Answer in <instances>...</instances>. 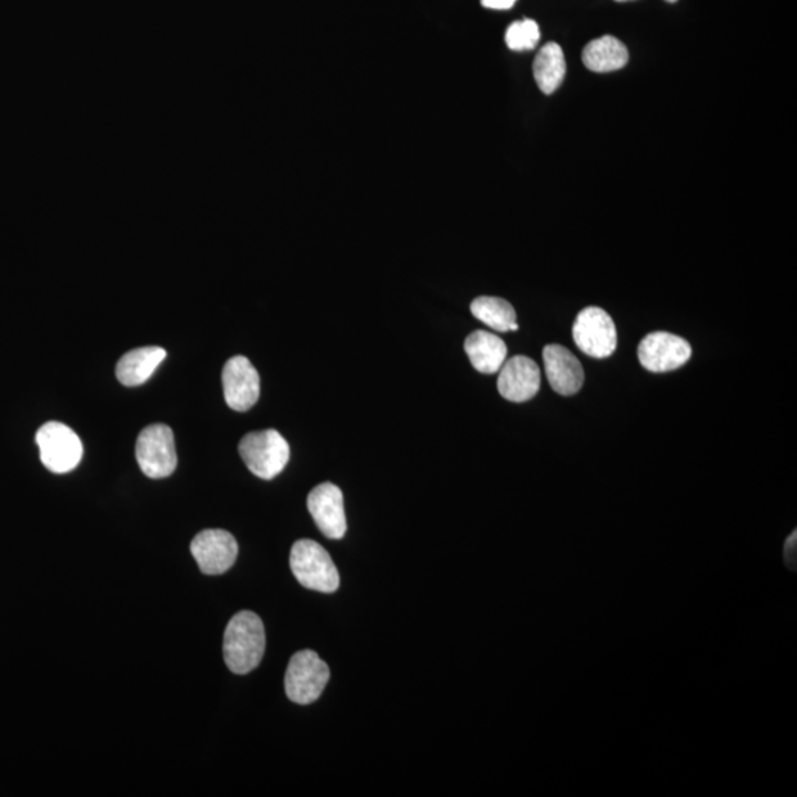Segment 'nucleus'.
<instances>
[{
	"label": "nucleus",
	"mask_w": 797,
	"mask_h": 797,
	"mask_svg": "<svg viewBox=\"0 0 797 797\" xmlns=\"http://www.w3.org/2000/svg\"><path fill=\"white\" fill-rule=\"evenodd\" d=\"M266 648L262 619L253 611H240L225 630L223 657L228 668L237 675L250 674L260 665Z\"/></svg>",
	"instance_id": "f257e3e1"
},
{
	"label": "nucleus",
	"mask_w": 797,
	"mask_h": 797,
	"mask_svg": "<svg viewBox=\"0 0 797 797\" xmlns=\"http://www.w3.org/2000/svg\"><path fill=\"white\" fill-rule=\"evenodd\" d=\"M292 575L305 588L331 594L340 587L339 570L327 549L312 539H300L290 554Z\"/></svg>",
	"instance_id": "f03ea898"
},
{
	"label": "nucleus",
	"mask_w": 797,
	"mask_h": 797,
	"mask_svg": "<svg viewBox=\"0 0 797 797\" xmlns=\"http://www.w3.org/2000/svg\"><path fill=\"white\" fill-rule=\"evenodd\" d=\"M240 455L255 476L270 480L290 461V445L277 430L251 431L240 442Z\"/></svg>",
	"instance_id": "7ed1b4c3"
},
{
	"label": "nucleus",
	"mask_w": 797,
	"mask_h": 797,
	"mask_svg": "<svg viewBox=\"0 0 797 797\" xmlns=\"http://www.w3.org/2000/svg\"><path fill=\"white\" fill-rule=\"evenodd\" d=\"M330 681V668L312 650H301L291 657L286 674L288 699L297 705H310L321 697Z\"/></svg>",
	"instance_id": "20e7f679"
},
{
	"label": "nucleus",
	"mask_w": 797,
	"mask_h": 797,
	"mask_svg": "<svg viewBox=\"0 0 797 797\" xmlns=\"http://www.w3.org/2000/svg\"><path fill=\"white\" fill-rule=\"evenodd\" d=\"M36 444L39 446L43 466L57 475L74 470L82 461V440L62 422L49 421L40 427L36 434Z\"/></svg>",
	"instance_id": "39448f33"
},
{
	"label": "nucleus",
	"mask_w": 797,
	"mask_h": 797,
	"mask_svg": "<svg viewBox=\"0 0 797 797\" xmlns=\"http://www.w3.org/2000/svg\"><path fill=\"white\" fill-rule=\"evenodd\" d=\"M135 454L143 475L150 479H165L177 470V448L169 426L152 425L143 429L138 436Z\"/></svg>",
	"instance_id": "423d86ee"
},
{
	"label": "nucleus",
	"mask_w": 797,
	"mask_h": 797,
	"mask_svg": "<svg viewBox=\"0 0 797 797\" xmlns=\"http://www.w3.org/2000/svg\"><path fill=\"white\" fill-rule=\"evenodd\" d=\"M574 340L580 352L596 359L609 358L618 348V331L605 309L589 306L576 317Z\"/></svg>",
	"instance_id": "0eeeda50"
},
{
	"label": "nucleus",
	"mask_w": 797,
	"mask_h": 797,
	"mask_svg": "<svg viewBox=\"0 0 797 797\" xmlns=\"http://www.w3.org/2000/svg\"><path fill=\"white\" fill-rule=\"evenodd\" d=\"M691 353L687 340L665 331L651 332L638 346L639 362L650 372L675 371L690 360Z\"/></svg>",
	"instance_id": "6e6552de"
},
{
	"label": "nucleus",
	"mask_w": 797,
	"mask_h": 797,
	"mask_svg": "<svg viewBox=\"0 0 797 797\" xmlns=\"http://www.w3.org/2000/svg\"><path fill=\"white\" fill-rule=\"evenodd\" d=\"M223 393L228 407L246 412L253 408L260 396V377L246 356H233L225 363Z\"/></svg>",
	"instance_id": "1a4fd4ad"
},
{
	"label": "nucleus",
	"mask_w": 797,
	"mask_h": 797,
	"mask_svg": "<svg viewBox=\"0 0 797 797\" xmlns=\"http://www.w3.org/2000/svg\"><path fill=\"white\" fill-rule=\"evenodd\" d=\"M191 552L205 575H222L233 566L238 544L229 531L207 529L192 539Z\"/></svg>",
	"instance_id": "9d476101"
},
{
	"label": "nucleus",
	"mask_w": 797,
	"mask_h": 797,
	"mask_svg": "<svg viewBox=\"0 0 797 797\" xmlns=\"http://www.w3.org/2000/svg\"><path fill=\"white\" fill-rule=\"evenodd\" d=\"M308 508L315 524L328 539H341L348 530L343 492L339 486L322 484L309 494Z\"/></svg>",
	"instance_id": "9b49d317"
},
{
	"label": "nucleus",
	"mask_w": 797,
	"mask_h": 797,
	"mask_svg": "<svg viewBox=\"0 0 797 797\" xmlns=\"http://www.w3.org/2000/svg\"><path fill=\"white\" fill-rule=\"evenodd\" d=\"M498 390L504 399L524 404L534 399L540 389V369L528 356H515L499 369Z\"/></svg>",
	"instance_id": "f8f14e48"
},
{
	"label": "nucleus",
	"mask_w": 797,
	"mask_h": 797,
	"mask_svg": "<svg viewBox=\"0 0 797 797\" xmlns=\"http://www.w3.org/2000/svg\"><path fill=\"white\" fill-rule=\"evenodd\" d=\"M542 358L549 386L556 393L574 396L582 389L584 368L570 350L560 345H548L545 346Z\"/></svg>",
	"instance_id": "ddd939ff"
},
{
	"label": "nucleus",
	"mask_w": 797,
	"mask_h": 797,
	"mask_svg": "<svg viewBox=\"0 0 797 797\" xmlns=\"http://www.w3.org/2000/svg\"><path fill=\"white\" fill-rule=\"evenodd\" d=\"M470 362L481 373H497L506 362L508 349L502 339L492 332H471L464 345Z\"/></svg>",
	"instance_id": "4468645a"
},
{
	"label": "nucleus",
	"mask_w": 797,
	"mask_h": 797,
	"mask_svg": "<svg viewBox=\"0 0 797 797\" xmlns=\"http://www.w3.org/2000/svg\"><path fill=\"white\" fill-rule=\"evenodd\" d=\"M166 350L150 346L139 348L121 356L117 363L116 373L121 385L128 387L141 386L152 376L157 367L163 362Z\"/></svg>",
	"instance_id": "2eb2a0df"
},
{
	"label": "nucleus",
	"mask_w": 797,
	"mask_h": 797,
	"mask_svg": "<svg viewBox=\"0 0 797 797\" xmlns=\"http://www.w3.org/2000/svg\"><path fill=\"white\" fill-rule=\"evenodd\" d=\"M582 61L594 73H611L628 64L629 52L619 39L614 36H602L585 47Z\"/></svg>",
	"instance_id": "dca6fc26"
},
{
	"label": "nucleus",
	"mask_w": 797,
	"mask_h": 797,
	"mask_svg": "<svg viewBox=\"0 0 797 797\" xmlns=\"http://www.w3.org/2000/svg\"><path fill=\"white\" fill-rule=\"evenodd\" d=\"M565 52L560 44L549 42L540 48L534 62V74L540 92L551 94L556 92L566 78Z\"/></svg>",
	"instance_id": "f3484780"
},
{
	"label": "nucleus",
	"mask_w": 797,
	"mask_h": 797,
	"mask_svg": "<svg viewBox=\"0 0 797 797\" xmlns=\"http://www.w3.org/2000/svg\"><path fill=\"white\" fill-rule=\"evenodd\" d=\"M470 309L472 317H476L495 331L519 330L516 310L507 300L499 299V297L481 296L472 301Z\"/></svg>",
	"instance_id": "a211bd4d"
},
{
	"label": "nucleus",
	"mask_w": 797,
	"mask_h": 797,
	"mask_svg": "<svg viewBox=\"0 0 797 797\" xmlns=\"http://www.w3.org/2000/svg\"><path fill=\"white\" fill-rule=\"evenodd\" d=\"M539 39V26L534 20L512 22L506 33L507 47L515 52L531 51V49L538 47Z\"/></svg>",
	"instance_id": "6ab92c4d"
},
{
	"label": "nucleus",
	"mask_w": 797,
	"mask_h": 797,
	"mask_svg": "<svg viewBox=\"0 0 797 797\" xmlns=\"http://www.w3.org/2000/svg\"><path fill=\"white\" fill-rule=\"evenodd\" d=\"M796 530L789 536L785 545V560L790 570H796Z\"/></svg>",
	"instance_id": "aec40b11"
},
{
	"label": "nucleus",
	"mask_w": 797,
	"mask_h": 797,
	"mask_svg": "<svg viewBox=\"0 0 797 797\" xmlns=\"http://www.w3.org/2000/svg\"><path fill=\"white\" fill-rule=\"evenodd\" d=\"M517 0H481V4L488 9H495V11H507L515 7Z\"/></svg>",
	"instance_id": "412c9836"
},
{
	"label": "nucleus",
	"mask_w": 797,
	"mask_h": 797,
	"mask_svg": "<svg viewBox=\"0 0 797 797\" xmlns=\"http://www.w3.org/2000/svg\"><path fill=\"white\" fill-rule=\"evenodd\" d=\"M666 2L675 3V2H678V0H666Z\"/></svg>",
	"instance_id": "4be33fe9"
},
{
	"label": "nucleus",
	"mask_w": 797,
	"mask_h": 797,
	"mask_svg": "<svg viewBox=\"0 0 797 797\" xmlns=\"http://www.w3.org/2000/svg\"><path fill=\"white\" fill-rule=\"evenodd\" d=\"M616 2H630V0H616Z\"/></svg>",
	"instance_id": "5701e85b"
}]
</instances>
